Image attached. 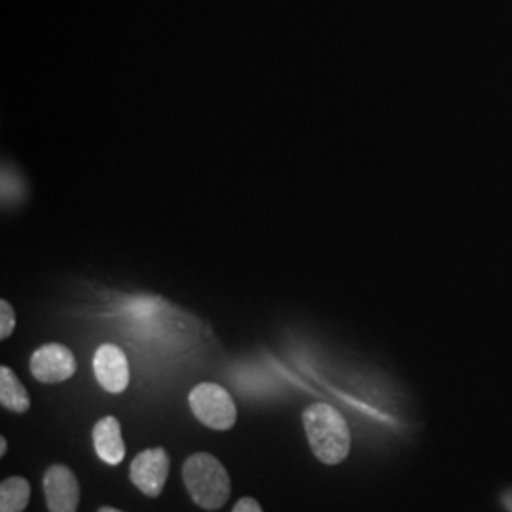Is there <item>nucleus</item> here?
I'll return each mask as SVG.
<instances>
[{
    "instance_id": "1",
    "label": "nucleus",
    "mask_w": 512,
    "mask_h": 512,
    "mask_svg": "<svg viewBox=\"0 0 512 512\" xmlns=\"http://www.w3.org/2000/svg\"><path fill=\"white\" fill-rule=\"evenodd\" d=\"M302 421L315 458L325 465H338L348 458L351 450L348 421L334 406L311 404L304 410Z\"/></svg>"
},
{
    "instance_id": "2",
    "label": "nucleus",
    "mask_w": 512,
    "mask_h": 512,
    "mask_svg": "<svg viewBox=\"0 0 512 512\" xmlns=\"http://www.w3.org/2000/svg\"><path fill=\"white\" fill-rule=\"evenodd\" d=\"M183 480L194 503L205 511H219L230 499V475L219 459L207 452L184 461Z\"/></svg>"
},
{
    "instance_id": "3",
    "label": "nucleus",
    "mask_w": 512,
    "mask_h": 512,
    "mask_svg": "<svg viewBox=\"0 0 512 512\" xmlns=\"http://www.w3.org/2000/svg\"><path fill=\"white\" fill-rule=\"evenodd\" d=\"M188 404L192 414L215 431L232 429L238 420V408L232 395L219 384L196 385L188 395Z\"/></svg>"
},
{
    "instance_id": "4",
    "label": "nucleus",
    "mask_w": 512,
    "mask_h": 512,
    "mask_svg": "<svg viewBox=\"0 0 512 512\" xmlns=\"http://www.w3.org/2000/svg\"><path fill=\"white\" fill-rule=\"evenodd\" d=\"M169 467H171V459L164 448H152V450L141 452L131 461L129 478L147 497H158L164 492Z\"/></svg>"
},
{
    "instance_id": "5",
    "label": "nucleus",
    "mask_w": 512,
    "mask_h": 512,
    "mask_svg": "<svg viewBox=\"0 0 512 512\" xmlns=\"http://www.w3.org/2000/svg\"><path fill=\"white\" fill-rule=\"evenodd\" d=\"M31 372L42 384H59L73 378L76 359L73 351L63 344H46L31 357Z\"/></svg>"
},
{
    "instance_id": "6",
    "label": "nucleus",
    "mask_w": 512,
    "mask_h": 512,
    "mask_svg": "<svg viewBox=\"0 0 512 512\" xmlns=\"http://www.w3.org/2000/svg\"><path fill=\"white\" fill-rule=\"evenodd\" d=\"M93 370L99 385L112 395H120L128 389V357L122 349L114 344H103L95 351Z\"/></svg>"
},
{
    "instance_id": "7",
    "label": "nucleus",
    "mask_w": 512,
    "mask_h": 512,
    "mask_svg": "<svg viewBox=\"0 0 512 512\" xmlns=\"http://www.w3.org/2000/svg\"><path fill=\"white\" fill-rule=\"evenodd\" d=\"M44 494L50 512H76L80 503V484L65 465H52L44 473Z\"/></svg>"
},
{
    "instance_id": "8",
    "label": "nucleus",
    "mask_w": 512,
    "mask_h": 512,
    "mask_svg": "<svg viewBox=\"0 0 512 512\" xmlns=\"http://www.w3.org/2000/svg\"><path fill=\"white\" fill-rule=\"evenodd\" d=\"M93 444L97 456L109 465H120L126 458V444L122 439L120 421L107 416L97 421L93 427Z\"/></svg>"
},
{
    "instance_id": "9",
    "label": "nucleus",
    "mask_w": 512,
    "mask_h": 512,
    "mask_svg": "<svg viewBox=\"0 0 512 512\" xmlns=\"http://www.w3.org/2000/svg\"><path fill=\"white\" fill-rule=\"evenodd\" d=\"M0 403L6 410L18 412V414H23L31 408L27 389L19 382L16 372L8 366L0 368Z\"/></svg>"
},
{
    "instance_id": "10",
    "label": "nucleus",
    "mask_w": 512,
    "mask_h": 512,
    "mask_svg": "<svg viewBox=\"0 0 512 512\" xmlns=\"http://www.w3.org/2000/svg\"><path fill=\"white\" fill-rule=\"evenodd\" d=\"M31 486L25 478L12 476L0 484V512H23L29 505Z\"/></svg>"
},
{
    "instance_id": "11",
    "label": "nucleus",
    "mask_w": 512,
    "mask_h": 512,
    "mask_svg": "<svg viewBox=\"0 0 512 512\" xmlns=\"http://www.w3.org/2000/svg\"><path fill=\"white\" fill-rule=\"evenodd\" d=\"M14 329H16L14 308L8 304V300H2L0 302V338L6 340L8 336H12Z\"/></svg>"
},
{
    "instance_id": "12",
    "label": "nucleus",
    "mask_w": 512,
    "mask_h": 512,
    "mask_svg": "<svg viewBox=\"0 0 512 512\" xmlns=\"http://www.w3.org/2000/svg\"><path fill=\"white\" fill-rule=\"evenodd\" d=\"M232 512H264L262 511V507H260V503L253 499V497H243V499H239L238 503H236V507H234V511Z\"/></svg>"
},
{
    "instance_id": "13",
    "label": "nucleus",
    "mask_w": 512,
    "mask_h": 512,
    "mask_svg": "<svg viewBox=\"0 0 512 512\" xmlns=\"http://www.w3.org/2000/svg\"><path fill=\"white\" fill-rule=\"evenodd\" d=\"M501 501H503L505 509H507L509 512H512V488H509V490H505V492H503V495H501Z\"/></svg>"
},
{
    "instance_id": "14",
    "label": "nucleus",
    "mask_w": 512,
    "mask_h": 512,
    "mask_svg": "<svg viewBox=\"0 0 512 512\" xmlns=\"http://www.w3.org/2000/svg\"><path fill=\"white\" fill-rule=\"evenodd\" d=\"M6 448H8V442H6V439L2 437V439H0V456H4V454H6Z\"/></svg>"
},
{
    "instance_id": "15",
    "label": "nucleus",
    "mask_w": 512,
    "mask_h": 512,
    "mask_svg": "<svg viewBox=\"0 0 512 512\" xmlns=\"http://www.w3.org/2000/svg\"><path fill=\"white\" fill-rule=\"evenodd\" d=\"M97 512H122V511H118V509H114V507H101V509H99V511Z\"/></svg>"
}]
</instances>
